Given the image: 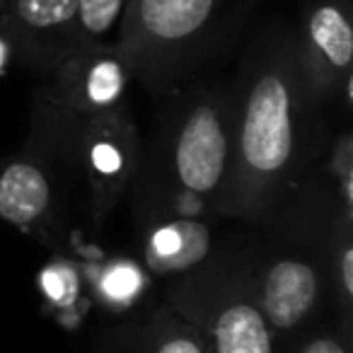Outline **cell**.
Here are the masks:
<instances>
[{
    "label": "cell",
    "instance_id": "1",
    "mask_svg": "<svg viewBox=\"0 0 353 353\" xmlns=\"http://www.w3.org/2000/svg\"><path fill=\"white\" fill-rule=\"evenodd\" d=\"M230 97V167L216 208L223 216L256 221L303 182L322 145V104L305 78L298 34L266 37Z\"/></svg>",
    "mask_w": 353,
    "mask_h": 353
},
{
    "label": "cell",
    "instance_id": "2",
    "mask_svg": "<svg viewBox=\"0 0 353 353\" xmlns=\"http://www.w3.org/2000/svg\"><path fill=\"white\" fill-rule=\"evenodd\" d=\"M228 0H126L117 51L131 78L157 90L199 51Z\"/></svg>",
    "mask_w": 353,
    "mask_h": 353
},
{
    "label": "cell",
    "instance_id": "3",
    "mask_svg": "<svg viewBox=\"0 0 353 353\" xmlns=\"http://www.w3.org/2000/svg\"><path fill=\"white\" fill-rule=\"evenodd\" d=\"M230 94L201 92L187 104L172 141L174 182L218 206L230 167Z\"/></svg>",
    "mask_w": 353,
    "mask_h": 353
},
{
    "label": "cell",
    "instance_id": "4",
    "mask_svg": "<svg viewBox=\"0 0 353 353\" xmlns=\"http://www.w3.org/2000/svg\"><path fill=\"white\" fill-rule=\"evenodd\" d=\"M252 295L271 334H298L319 314L327 293V271L317 256L288 252L274 254L250 279Z\"/></svg>",
    "mask_w": 353,
    "mask_h": 353
},
{
    "label": "cell",
    "instance_id": "5",
    "mask_svg": "<svg viewBox=\"0 0 353 353\" xmlns=\"http://www.w3.org/2000/svg\"><path fill=\"white\" fill-rule=\"evenodd\" d=\"M298 49L314 99L324 104L343 90L351 102V0H312L305 12Z\"/></svg>",
    "mask_w": 353,
    "mask_h": 353
},
{
    "label": "cell",
    "instance_id": "6",
    "mask_svg": "<svg viewBox=\"0 0 353 353\" xmlns=\"http://www.w3.org/2000/svg\"><path fill=\"white\" fill-rule=\"evenodd\" d=\"M131 80L128 65L114 44H88L56 65L54 85L44 92V104L73 117H92L123 104Z\"/></svg>",
    "mask_w": 353,
    "mask_h": 353
},
{
    "label": "cell",
    "instance_id": "7",
    "mask_svg": "<svg viewBox=\"0 0 353 353\" xmlns=\"http://www.w3.org/2000/svg\"><path fill=\"white\" fill-rule=\"evenodd\" d=\"M201 329L211 353H276V339L256 307L250 281L211 290Z\"/></svg>",
    "mask_w": 353,
    "mask_h": 353
},
{
    "label": "cell",
    "instance_id": "8",
    "mask_svg": "<svg viewBox=\"0 0 353 353\" xmlns=\"http://www.w3.org/2000/svg\"><path fill=\"white\" fill-rule=\"evenodd\" d=\"M3 30L32 54H56V65L83 46L78 0H10Z\"/></svg>",
    "mask_w": 353,
    "mask_h": 353
},
{
    "label": "cell",
    "instance_id": "9",
    "mask_svg": "<svg viewBox=\"0 0 353 353\" xmlns=\"http://www.w3.org/2000/svg\"><path fill=\"white\" fill-rule=\"evenodd\" d=\"M54 203V182L44 162L17 157L0 172V218L17 228L41 223Z\"/></svg>",
    "mask_w": 353,
    "mask_h": 353
},
{
    "label": "cell",
    "instance_id": "10",
    "mask_svg": "<svg viewBox=\"0 0 353 353\" xmlns=\"http://www.w3.org/2000/svg\"><path fill=\"white\" fill-rule=\"evenodd\" d=\"M102 353H211L201 327L170 312L152 314L107 339Z\"/></svg>",
    "mask_w": 353,
    "mask_h": 353
},
{
    "label": "cell",
    "instance_id": "11",
    "mask_svg": "<svg viewBox=\"0 0 353 353\" xmlns=\"http://www.w3.org/2000/svg\"><path fill=\"white\" fill-rule=\"evenodd\" d=\"M126 0H78V25L83 46L97 44L117 25Z\"/></svg>",
    "mask_w": 353,
    "mask_h": 353
},
{
    "label": "cell",
    "instance_id": "12",
    "mask_svg": "<svg viewBox=\"0 0 353 353\" xmlns=\"http://www.w3.org/2000/svg\"><path fill=\"white\" fill-rule=\"evenodd\" d=\"M334 259H332V276H334V293L339 290L343 310L348 312L353 298V250H351V232H348V221L341 228V232L332 235Z\"/></svg>",
    "mask_w": 353,
    "mask_h": 353
},
{
    "label": "cell",
    "instance_id": "13",
    "mask_svg": "<svg viewBox=\"0 0 353 353\" xmlns=\"http://www.w3.org/2000/svg\"><path fill=\"white\" fill-rule=\"evenodd\" d=\"M295 353H348V343L341 334L322 332V334H314V336L305 339Z\"/></svg>",
    "mask_w": 353,
    "mask_h": 353
},
{
    "label": "cell",
    "instance_id": "14",
    "mask_svg": "<svg viewBox=\"0 0 353 353\" xmlns=\"http://www.w3.org/2000/svg\"><path fill=\"white\" fill-rule=\"evenodd\" d=\"M8 6H10V0H0V27H3V20H6Z\"/></svg>",
    "mask_w": 353,
    "mask_h": 353
}]
</instances>
